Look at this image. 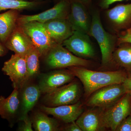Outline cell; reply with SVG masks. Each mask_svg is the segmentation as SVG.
<instances>
[{
	"mask_svg": "<svg viewBox=\"0 0 131 131\" xmlns=\"http://www.w3.org/2000/svg\"><path fill=\"white\" fill-rule=\"evenodd\" d=\"M68 69L82 82L87 96L108 85L122 84L128 77L126 73L123 70L95 71L79 66H73Z\"/></svg>",
	"mask_w": 131,
	"mask_h": 131,
	"instance_id": "cell-1",
	"label": "cell"
},
{
	"mask_svg": "<svg viewBox=\"0 0 131 131\" xmlns=\"http://www.w3.org/2000/svg\"><path fill=\"white\" fill-rule=\"evenodd\" d=\"M91 26L88 35L96 40L100 49L102 64L105 65L112 61L113 54L117 46V34L105 30L101 20L100 12L95 10L91 15Z\"/></svg>",
	"mask_w": 131,
	"mask_h": 131,
	"instance_id": "cell-2",
	"label": "cell"
},
{
	"mask_svg": "<svg viewBox=\"0 0 131 131\" xmlns=\"http://www.w3.org/2000/svg\"><path fill=\"white\" fill-rule=\"evenodd\" d=\"M45 62L50 68L62 69L79 66L87 68L91 62L77 56L69 51L61 44L56 43L45 56Z\"/></svg>",
	"mask_w": 131,
	"mask_h": 131,
	"instance_id": "cell-3",
	"label": "cell"
},
{
	"mask_svg": "<svg viewBox=\"0 0 131 131\" xmlns=\"http://www.w3.org/2000/svg\"><path fill=\"white\" fill-rule=\"evenodd\" d=\"M131 114V95L127 93L104 112L102 118L105 128L116 131L122 121Z\"/></svg>",
	"mask_w": 131,
	"mask_h": 131,
	"instance_id": "cell-4",
	"label": "cell"
},
{
	"mask_svg": "<svg viewBox=\"0 0 131 131\" xmlns=\"http://www.w3.org/2000/svg\"><path fill=\"white\" fill-rule=\"evenodd\" d=\"M80 93L79 84L76 82H70L46 93L44 101L49 107L75 104L78 102Z\"/></svg>",
	"mask_w": 131,
	"mask_h": 131,
	"instance_id": "cell-5",
	"label": "cell"
},
{
	"mask_svg": "<svg viewBox=\"0 0 131 131\" xmlns=\"http://www.w3.org/2000/svg\"><path fill=\"white\" fill-rule=\"evenodd\" d=\"M31 39L41 56H45L56 43L52 40L43 24L36 21L17 25Z\"/></svg>",
	"mask_w": 131,
	"mask_h": 131,
	"instance_id": "cell-6",
	"label": "cell"
},
{
	"mask_svg": "<svg viewBox=\"0 0 131 131\" xmlns=\"http://www.w3.org/2000/svg\"><path fill=\"white\" fill-rule=\"evenodd\" d=\"M127 93L122 84L108 85L95 91L86 103L92 107H107L112 105Z\"/></svg>",
	"mask_w": 131,
	"mask_h": 131,
	"instance_id": "cell-7",
	"label": "cell"
},
{
	"mask_svg": "<svg viewBox=\"0 0 131 131\" xmlns=\"http://www.w3.org/2000/svg\"><path fill=\"white\" fill-rule=\"evenodd\" d=\"M2 71L8 76L13 83L14 88H22L28 82V72L25 59L15 54L4 63Z\"/></svg>",
	"mask_w": 131,
	"mask_h": 131,
	"instance_id": "cell-8",
	"label": "cell"
},
{
	"mask_svg": "<svg viewBox=\"0 0 131 131\" xmlns=\"http://www.w3.org/2000/svg\"><path fill=\"white\" fill-rule=\"evenodd\" d=\"M106 21L114 34H118L131 27V3L107 9Z\"/></svg>",
	"mask_w": 131,
	"mask_h": 131,
	"instance_id": "cell-9",
	"label": "cell"
},
{
	"mask_svg": "<svg viewBox=\"0 0 131 131\" xmlns=\"http://www.w3.org/2000/svg\"><path fill=\"white\" fill-rule=\"evenodd\" d=\"M62 45L75 56L81 58H93L95 56V51L89 35L81 32L74 31L72 35Z\"/></svg>",
	"mask_w": 131,
	"mask_h": 131,
	"instance_id": "cell-10",
	"label": "cell"
},
{
	"mask_svg": "<svg viewBox=\"0 0 131 131\" xmlns=\"http://www.w3.org/2000/svg\"><path fill=\"white\" fill-rule=\"evenodd\" d=\"M70 8V0H60L53 7L38 14L19 15L17 25L36 21L43 24L46 21L59 19H68Z\"/></svg>",
	"mask_w": 131,
	"mask_h": 131,
	"instance_id": "cell-11",
	"label": "cell"
},
{
	"mask_svg": "<svg viewBox=\"0 0 131 131\" xmlns=\"http://www.w3.org/2000/svg\"><path fill=\"white\" fill-rule=\"evenodd\" d=\"M70 2V11L68 19L73 30L88 34L91 26V16H90L88 8L80 3Z\"/></svg>",
	"mask_w": 131,
	"mask_h": 131,
	"instance_id": "cell-12",
	"label": "cell"
},
{
	"mask_svg": "<svg viewBox=\"0 0 131 131\" xmlns=\"http://www.w3.org/2000/svg\"><path fill=\"white\" fill-rule=\"evenodd\" d=\"M74 77L69 70L54 71L43 75L38 86L41 93H48L70 82Z\"/></svg>",
	"mask_w": 131,
	"mask_h": 131,
	"instance_id": "cell-13",
	"label": "cell"
},
{
	"mask_svg": "<svg viewBox=\"0 0 131 131\" xmlns=\"http://www.w3.org/2000/svg\"><path fill=\"white\" fill-rule=\"evenodd\" d=\"M41 109L46 114L51 115L67 124L76 121L83 111L82 104L80 102L71 105L56 107L43 106L41 107Z\"/></svg>",
	"mask_w": 131,
	"mask_h": 131,
	"instance_id": "cell-14",
	"label": "cell"
},
{
	"mask_svg": "<svg viewBox=\"0 0 131 131\" xmlns=\"http://www.w3.org/2000/svg\"><path fill=\"white\" fill-rule=\"evenodd\" d=\"M4 45L15 54L25 58L29 50L35 46L31 39L18 25Z\"/></svg>",
	"mask_w": 131,
	"mask_h": 131,
	"instance_id": "cell-15",
	"label": "cell"
},
{
	"mask_svg": "<svg viewBox=\"0 0 131 131\" xmlns=\"http://www.w3.org/2000/svg\"><path fill=\"white\" fill-rule=\"evenodd\" d=\"M43 24L52 40L61 44L73 34L74 30L68 19H59L46 21Z\"/></svg>",
	"mask_w": 131,
	"mask_h": 131,
	"instance_id": "cell-16",
	"label": "cell"
},
{
	"mask_svg": "<svg viewBox=\"0 0 131 131\" xmlns=\"http://www.w3.org/2000/svg\"><path fill=\"white\" fill-rule=\"evenodd\" d=\"M20 105L19 90L14 89L7 98L0 96V116L12 126L18 116Z\"/></svg>",
	"mask_w": 131,
	"mask_h": 131,
	"instance_id": "cell-17",
	"label": "cell"
},
{
	"mask_svg": "<svg viewBox=\"0 0 131 131\" xmlns=\"http://www.w3.org/2000/svg\"><path fill=\"white\" fill-rule=\"evenodd\" d=\"M23 87L20 101L21 115L19 119L21 121L28 117V112L37 103L41 93L38 85L30 84L26 86L25 84Z\"/></svg>",
	"mask_w": 131,
	"mask_h": 131,
	"instance_id": "cell-18",
	"label": "cell"
},
{
	"mask_svg": "<svg viewBox=\"0 0 131 131\" xmlns=\"http://www.w3.org/2000/svg\"><path fill=\"white\" fill-rule=\"evenodd\" d=\"M102 112L92 109L83 112L76 121L82 131H102L104 127L102 118Z\"/></svg>",
	"mask_w": 131,
	"mask_h": 131,
	"instance_id": "cell-19",
	"label": "cell"
},
{
	"mask_svg": "<svg viewBox=\"0 0 131 131\" xmlns=\"http://www.w3.org/2000/svg\"><path fill=\"white\" fill-rule=\"evenodd\" d=\"M19 11L9 9L0 14V40L4 44L17 26Z\"/></svg>",
	"mask_w": 131,
	"mask_h": 131,
	"instance_id": "cell-20",
	"label": "cell"
},
{
	"mask_svg": "<svg viewBox=\"0 0 131 131\" xmlns=\"http://www.w3.org/2000/svg\"><path fill=\"white\" fill-rule=\"evenodd\" d=\"M112 60L123 68L128 77H131V43H125L117 46L113 54Z\"/></svg>",
	"mask_w": 131,
	"mask_h": 131,
	"instance_id": "cell-21",
	"label": "cell"
},
{
	"mask_svg": "<svg viewBox=\"0 0 131 131\" xmlns=\"http://www.w3.org/2000/svg\"><path fill=\"white\" fill-rule=\"evenodd\" d=\"M35 131H56L59 130V124L56 119L50 118L45 113H36L31 120Z\"/></svg>",
	"mask_w": 131,
	"mask_h": 131,
	"instance_id": "cell-22",
	"label": "cell"
},
{
	"mask_svg": "<svg viewBox=\"0 0 131 131\" xmlns=\"http://www.w3.org/2000/svg\"><path fill=\"white\" fill-rule=\"evenodd\" d=\"M41 55L38 49L33 47L25 57L28 81L37 75L39 71V58Z\"/></svg>",
	"mask_w": 131,
	"mask_h": 131,
	"instance_id": "cell-23",
	"label": "cell"
},
{
	"mask_svg": "<svg viewBox=\"0 0 131 131\" xmlns=\"http://www.w3.org/2000/svg\"><path fill=\"white\" fill-rule=\"evenodd\" d=\"M41 1L27 0H0V12L7 9L20 10L31 9L41 4Z\"/></svg>",
	"mask_w": 131,
	"mask_h": 131,
	"instance_id": "cell-24",
	"label": "cell"
},
{
	"mask_svg": "<svg viewBox=\"0 0 131 131\" xmlns=\"http://www.w3.org/2000/svg\"><path fill=\"white\" fill-rule=\"evenodd\" d=\"M117 46L123 43H131V27L117 34Z\"/></svg>",
	"mask_w": 131,
	"mask_h": 131,
	"instance_id": "cell-25",
	"label": "cell"
},
{
	"mask_svg": "<svg viewBox=\"0 0 131 131\" xmlns=\"http://www.w3.org/2000/svg\"><path fill=\"white\" fill-rule=\"evenodd\" d=\"M116 131H131V114L121 122Z\"/></svg>",
	"mask_w": 131,
	"mask_h": 131,
	"instance_id": "cell-26",
	"label": "cell"
},
{
	"mask_svg": "<svg viewBox=\"0 0 131 131\" xmlns=\"http://www.w3.org/2000/svg\"><path fill=\"white\" fill-rule=\"evenodd\" d=\"M23 123L19 127V130L21 131H32V124L31 120L28 117L23 120Z\"/></svg>",
	"mask_w": 131,
	"mask_h": 131,
	"instance_id": "cell-27",
	"label": "cell"
},
{
	"mask_svg": "<svg viewBox=\"0 0 131 131\" xmlns=\"http://www.w3.org/2000/svg\"><path fill=\"white\" fill-rule=\"evenodd\" d=\"M124 1H131V0H100L99 6L102 9H107L113 3Z\"/></svg>",
	"mask_w": 131,
	"mask_h": 131,
	"instance_id": "cell-28",
	"label": "cell"
},
{
	"mask_svg": "<svg viewBox=\"0 0 131 131\" xmlns=\"http://www.w3.org/2000/svg\"><path fill=\"white\" fill-rule=\"evenodd\" d=\"M69 124L65 127L64 130L67 131H82L81 129L77 124L75 121L69 123Z\"/></svg>",
	"mask_w": 131,
	"mask_h": 131,
	"instance_id": "cell-29",
	"label": "cell"
},
{
	"mask_svg": "<svg viewBox=\"0 0 131 131\" xmlns=\"http://www.w3.org/2000/svg\"><path fill=\"white\" fill-rule=\"evenodd\" d=\"M127 92L131 95V77H127L122 83Z\"/></svg>",
	"mask_w": 131,
	"mask_h": 131,
	"instance_id": "cell-30",
	"label": "cell"
},
{
	"mask_svg": "<svg viewBox=\"0 0 131 131\" xmlns=\"http://www.w3.org/2000/svg\"><path fill=\"white\" fill-rule=\"evenodd\" d=\"M8 49L0 40V57H3L7 53Z\"/></svg>",
	"mask_w": 131,
	"mask_h": 131,
	"instance_id": "cell-31",
	"label": "cell"
},
{
	"mask_svg": "<svg viewBox=\"0 0 131 131\" xmlns=\"http://www.w3.org/2000/svg\"><path fill=\"white\" fill-rule=\"evenodd\" d=\"M70 1L80 3L86 7L87 8H88L90 6L92 0H70Z\"/></svg>",
	"mask_w": 131,
	"mask_h": 131,
	"instance_id": "cell-32",
	"label": "cell"
},
{
	"mask_svg": "<svg viewBox=\"0 0 131 131\" xmlns=\"http://www.w3.org/2000/svg\"><path fill=\"white\" fill-rule=\"evenodd\" d=\"M35 1H41L42 0H35Z\"/></svg>",
	"mask_w": 131,
	"mask_h": 131,
	"instance_id": "cell-33",
	"label": "cell"
}]
</instances>
